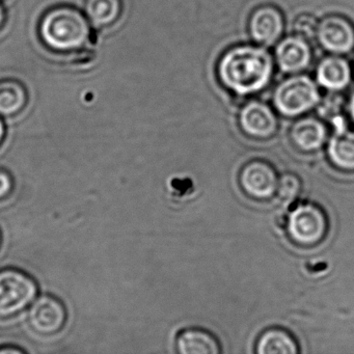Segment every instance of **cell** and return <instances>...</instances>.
<instances>
[{
  "label": "cell",
  "instance_id": "6da1fadb",
  "mask_svg": "<svg viewBox=\"0 0 354 354\" xmlns=\"http://www.w3.org/2000/svg\"><path fill=\"white\" fill-rule=\"evenodd\" d=\"M273 62L265 49L237 46L230 49L218 64L221 84L238 96L264 90L272 77Z\"/></svg>",
  "mask_w": 354,
  "mask_h": 354
},
{
  "label": "cell",
  "instance_id": "7a4b0ae2",
  "mask_svg": "<svg viewBox=\"0 0 354 354\" xmlns=\"http://www.w3.org/2000/svg\"><path fill=\"white\" fill-rule=\"evenodd\" d=\"M92 28L84 13L70 6L47 11L39 24L43 44L55 53L82 50L91 40Z\"/></svg>",
  "mask_w": 354,
  "mask_h": 354
},
{
  "label": "cell",
  "instance_id": "3957f363",
  "mask_svg": "<svg viewBox=\"0 0 354 354\" xmlns=\"http://www.w3.org/2000/svg\"><path fill=\"white\" fill-rule=\"evenodd\" d=\"M38 283L26 271L17 268L0 270V319L24 312L36 299Z\"/></svg>",
  "mask_w": 354,
  "mask_h": 354
},
{
  "label": "cell",
  "instance_id": "277c9868",
  "mask_svg": "<svg viewBox=\"0 0 354 354\" xmlns=\"http://www.w3.org/2000/svg\"><path fill=\"white\" fill-rule=\"evenodd\" d=\"M320 102L316 84L306 75H295L283 80L273 95L275 109L286 117L308 113Z\"/></svg>",
  "mask_w": 354,
  "mask_h": 354
},
{
  "label": "cell",
  "instance_id": "5b68a950",
  "mask_svg": "<svg viewBox=\"0 0 354 354\" xmlns=\"http://www.w3.org/2000/svg\"><path fill=\"white\" fill-rule=\"evenodd\" d=\"M328 227L326 213L313 203H301L294 207L287 221L290 238L301 246L320 243L326 237Z\"/></svg>",
  "mask_w": 354,
  "mask_h": 354
},
{
  "label": "cell",
  "instance_id": "8992f818",
  "mask_svg": "<svg viewBox=\"0 0 354 354\" xmlns=\"http://www.w3.org/2000/svg\"><path fill=\"white\" fill-rule=\"evenodd\" d=\"M65 304L53 295H41L30 304L28 321L35 333L53 335L61 331L67 321Z\"/></svg>",
  "mask_w": 354,
  "mask_h": 354
},
{
  "label": "cell",
  "instance_id": "52a82bcc",
  "mask_svg": "<svg viewBox=\"0 0 354 354\" xmlns=\"http://www.w3.org/2000/svg\"><path fill=\"white\" fill-rule=\"evenodd\" d=\"M279 177L270 163L252 160L242 167L239 183L242 190L256 200H268L277 194Z\"/></svg>",
  "mask_w": 354,
  "mask_h": 354
},
{
  "label": "cell",
  "instance_id": "ba28073f",
  "mask_svg": "<svg viewBox=\"0 0 354 354\" xmlns=\"http://www.w3.org/2000/svg\"><path fill=\"white\" fill-rule=\"evenodd\" d=\"M239 125L246 136L258 140L272 138L277 130V115L272 109L260 101H250L239 113Z\"/></svg>",
  "mask_w": 354,
  "mask_h": 354
},
{
  "label": "cell",
  "instance_id": "9c48e42d",
  "mask_svg": "<svg viewBox=\"0 0 354 354\" xmlns=\"http://www.w3.org/2000/svg\"><path fill=\"white\" fill-rule=\"evenodd\" d=\"M316 38L321 46L335 55L349 53L354 47V30L347 20L341 17L323 19L317 28Z\"/></svg>",
  "mask_w": 354,
  "mask_h": 354
},
{
  "label": "cell",
  "instance_id": "30bf717a",
  "mask_svg": "<svg viewBox=\"0 0 354 354\" xmlns=\"http://www.w3.org/2000/svg\"><path fill=\"white\" fill-rule=\"evenodd\" d=\"M275 59L281 71L295 74L308 67L312 61V50L302 37H288L277 45Z\"/></svg>",
  "mask_w": 354,
  "mask_h": 354
},
{
  "label": "cell",
  "instance_id": "8fae6325",
  "mask_svg": "<svg viewBox=\"0 0 354 354\" xmlns=\"http://www.w3.org/2000/svg\"><path fill=\"white\" fill-rule=\"evenodd\" d=\"M248 26L254 42L262 46H271L283 35V18L274 8L263 7L254 12Z\"/></svg>",
  "mask_w": 354,
  "mask_h": 354
},
{
  "label": "cell",
  "instance_id": "7c38bea8",
  "mask_svg": "<svg viewBox=\"0 0 354 354\" xmlns=\"http://www.w3.org/2000/svg\"><path fill=\"white\" fill-rule=\"evenodd\" d=\"M327 136L328 132L324 123L315 118L298 120L290 131L292 142L304 152H313L322 148L326 142Z\"/></svg>",
  "mask_w": 354,
  "mask_h": 354
},
{
  "label": "cell",
  "instance_id": "4fadbf2b",
  "mask_svg": "<svg viewBox=\"0 0 354 354\" xmlns=\"http://www.w3.org/2000/svg\"><path fill=\"white\" fill-rule=\"evenodd\" d=\"M327 153L333 167L345 173H354V130L347 127L335 129Z\"/></svg>",
  "mask_w": 354,
  "mask_h": 354
},
{
  "label": "cell",
  "instance_id": "5bb4252c",
  "mask_svg": "<svg viewBox=\"0 0 354 354\" xmlns=\"http://www.w3.org/2000/svg\"><path fill=\"white\" fill-rule=\"evenodd\" d=\"M177 351L181 354H219L221 344L216 337L202 328H187L178 335Z\"/></svg>",
  "mask_w": 354,
  "mask_h": 354
},
{
  "label": "cell",
  "instance_id": "9a60e30c",
  "mask_svg": "<svg viewBox=\"0 0 354 354\" xmlns=\"http://www.w3.org/2000/svg\"><path fill=\"white\" fill-rule=\"evenodd\" d=\"M350 77L349 65L342 57H325L317 68V80L327 90H343L349 84Z\"/></svg>",
  "mask_w": 354,
  "mask_h": 354
},
{
  "label": "cell",
  "instance_id": "2e32d148",
  "mask_svg": "<svg viewBox=\"0 0 354 354\" xmlns=\"http://www.w3.org/2000/svg\"><path fill=\"white\" fill-rule=\"evenodd\" d=\"M256 352L259 354H297V341L286 329L269 328L265 330L257 342Z\"/></svg>",
  "mask_w": 354,
  "mask_h": 354
},
{
  "label": "cell",
  "instance_id": "e0dca14e",
  "mask_svg": "<svg viewBox=\"0 0 354 354\" xmlns=\"http://www.w3.org/2000/svg\"><path fill=\"white\" fill-rule=\"evenodd\" d=\"M122 0H86L84 13L94 28H109L121 16Z\"/></svg>",
  "mask_w": 354,
  "mask_h": 354
},
{
  "label": "cell",
  "instance_id": "ac0fdd59",
  "mask_svg": "<svg viewBox=\"0 0 354 354\" xmlns=\"http://www.w3.org/2000/svg\"><path fill=\"white\" fill-rule=\"evenodd\" d=\"M26 86L15 80H0V115L14 117L24 111L28 103Z\"/></svg>",
  "mask_w": 354,
  "mask_h": 354
},
{
  "label": "cell",
  "instance_id": "d6986e66",
  "mask_svg": "<svg viewBox=\"0 0 354 354\" xmlns=\"http://www.w3.org/2000/svg\"><path fill=\"white\" fill-rule=\"evenodd\" d=\"M301 192V181L294 174H283L279 177L277 196L283 204H292Z\"/></svg>",
  "mask_w": 354,
  "mask_h": 354
},
{
  "label": "cell",
  "instance_id": "ffe728a7",
  "mask_svg": "<svg viewBox=\"0 0 354 354\" xmlns=\"http://www.w3.org/2000/svg\"><path fill=\"white\" fill-rule=\"evenodd\" d=\"M317 24L316 19L310 15H301L296 19L294 24V30L298 36L304 39H312L316 37Z\"/></svg>",
  "mask_w": 354,
  "mask_h": 354
},
{
  "label": "cell",
  "instance_id": "44dd1931",
  "mask_svg": "<svg viewBox=\"0 0 354 354\" xmlns=\"http://www.w3.org/2000/svg\"><path fill=\"white\" fill-rule=\"evenodd\" d=\"M14 180L11 174L0 169V201L5 200L13 192Z\"/></svg>",
  "mask_w": 354,
  "mask_h": 354
},
{
  "label": "cell",
  "instance_id": "7402d4cb",
  "mask_svg": "<svg viewBox=\"0 0 354 354\" xmlns=\"http://www.w3.org/2000/svg\"><path fill=\"white\" fill-rule=\"evenodd\" d=\"M26 353L21 348L16 347V346L9 345L0 347V354H22Z\"/></svg>",
  "mask_w": 354,
  "mask_h": 354
},
{
  "label": "cell",
  "instance_id": "603a6c76",
  "mask_svg": "<svg viewBox=\"0 0 354 354\" xmlns=\"http://www.w3.org/2000/svg\"><path fill=\"white\" fill-rule=\"evenodd\" d=\"M6 138V126L5 123H3V120L0 118V146L3 145V140H5Z\"/></svg>",
  "mask_w": 354,
  "mask_h": 354
},
{
  "label": "cell",
  "instance_id": "cb8c5ba5",
  "mask_svg": "<svg viewBox=\"0 0 354 354\" xmlns=\"http://www.w3.org/2000/svg\"><path fill=\"white\" fill-rule=\"evenodd\" d=\"M5 20H6L5 9H3V6L0 5V28H1V26H3V24H5Z\"/></svg>",
  "mask_w": 354,
  "mask_h": 354
},
{
  "label": "cell",
  "instance_id": "d4e9b609",
  "mask_svg": "<svg viewBox=\"0 0 354 354\" xmlns=\"http://www.w3.org/2000/svg\"><path fill=\"white\" fill-rule=\"evenodd\" d=\"M349 113L350 115H351V118L354 121V95L351 97V99H350Z\"/></svg>",
  "mask_w": 354,
  "mask_h": 354
},
{
  "label": "cell",
  "instance_id": "484cf974",
  "mask_svg": "<svg viewBox=\"0 0 354 354\" xmlns=\"http://www.w3.org/2000/svg\"><path fill=\"white\" fill-rule=\"evenodd\" d=\"M1 242H3V235H1V231H0V246H1Z\"/></svg>",
  "mask_w": 354,
  "mask_h": 354
}]
</instances>
